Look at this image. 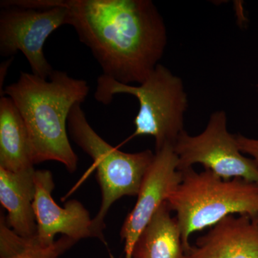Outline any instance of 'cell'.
<instances>
[{
	"label": "cell",
	"mask_w": 258,
	"mask_h": 258,
	"mask_svg": "<svg viewBox=\"0 0 258 258\" xmlns=\"http://www.w3.org/2000/svg\"><path fill=\"white\" fill-rule=\"evenodd\" d=\"M184 258H258V215H235L198 237Z\"/></svg>",
	"instance_id": "10"
},
{
	"label": "cell",
	"mask_w": 258,
	"mask_h": 258,
	"mask_svg": "<svg viewBox=\"0 0 258 258\" xmlns=\"http://www.w3.org/2000/svg\"><path fill=\"white\" fill-rule=\"evenodd\" d=\"M118 94L131 95L139 101L132 137H154L156 152L166 145L174 147L184 131V114L188 108V96L181 78L160 63L139 86L123 84L101 75L97 81L96 101L108 105Z\"/></svg>",
	"instance_id": "4"
},
{
	"label": "cell",
	"mask_w": 258,
	"mask_h": 258,
	"mask_svg": "<svg viewBox=\"0 0 258 258\" xmlns=\"http://www.w3.org/2000/svg\"><path fill=\"white\" fill-rule=\"evenodd\" d=\"M80 41L103 76L141 84L159 64L167 44L164 18L151 0H62Z\"/></svg>",
	"instance_id": "1"
},
{
	"label": "cell",
	"mask_w": 258,
	"mask_h": 258,
	"mask_svg": "<svg viewBox=\"0 0 258 258\" xmlns=\"http://www.w3.org/2000/svg\"><path fill=\"white\" fill-rule=\"evenodd\" d=\"M28 129L14 102L0 99V168L21 172L34 168Z\"/></svg>",
	"instance_id": "12"
},
{
	"label": "cell",
	"mask_w": 258,
	"mask_h": 258,
	"mask_svg": "<svg viewBox=\"0 0 258 258\" xmlns=\"http://www.w3.org/2000/svg\"><path fill=\"white\" fill-rule=\"evenodd\" d=\"M178 157L174 147L166 145L155 152L139 189L135 206L122 225L120 235L124 241L125 258H132L134 244L154 214L181 183Z\"/></svg>",
	"instance_id": "8"
},
{
	"label": "cell",
	"mask_w": 258,
	"mask_h": 258,
	"mask_svg": "<svg viewBox=\"0 0 258 258\" xmlns=\"http://www.w3.org/2000/svg\"><path fill=\"white\" fill-rule=\"evenodd\" d=\"M69 23V11L62 0H2L0 55L10 58L21 52L32 74L48 79L54 70L44 54V45L52 32Z\"/></svg>",
	"instance_id": "6"
},
{
	"label": "cell",
	"mask_w": 258,
	"mask_h": 258,
	"mask_svg": "<svg viewBox=\"0 0 258 258\" xmlns=\"http://www.w3.org/2000/svg\"><path fill=\"white\" fill-rule=\"evenodd\" d=\"M68 131L74 143L93 161L101 202L93 218L95 238L107 246L103 230L110 208L125 196H137L155 153L151 150L137 153L121 152L107 143L88 123L81 103L75 105L68 119Z\"/></svg>",
	"instance_id": "5"
},
{
	"label": "cell",
	"mask_w": 258,
	"mask_h": 258,
	"mask_svg": "<svg viewBox=\"0 0 258 258\" xmlns=\"http://www.w3.org/2000/svg\"><path fill=\"white\" fill-rule=\"evenodd\" d=\"M89 91L84 80L55 70L48 79L22 72L16 82L5 88L2 96L13 100L26 125L35 165L55 161L70 173L77 170L79 157L70 143L68 119Z\"/></svg>",
	"instance_id": "2"
},
{
	"label": "cell",
	"mask_w": 258,
	"mask_h": 258,
	"mask_svg": "<svg viewBox=\"0 0 258 258\" xmlns=\"http://www.w3.org/2000/svg\"><path fill=\"white\" fill-rule=\"evenodd\" d=\"M55 184L52 172L47 169L35 171V196L33 208L37 222L36 239L39 245L47 247L55 242L57 234L77 241L95 238L93 218L77 200L68 201L61 208L52 197Z\"/></svg>",
	"instance_id": "9"
},
{
	"label": "cell",
	"mask_w": 258,
	"mask_h": 258,
	"mask_svg": "<svg viewBox=\"0 0 258 258\" xmlns=\"http://www.w3.org/2000/svg\"><path fill=\"white\" fill-rule=\"evenodd\" d=\"M35 169L12 172L0 168V203L6 210V222L16 233L32 238L37 235L34 212Z\"/></svg>",
	"instance_id": "11"
},
{
	"label": "cell",
	"mask_w": 258,
	"mask_h": 258,
	"mask_svg": "<svg viewBox=\"0 0 258 258\" xmlns=\"http://www.w3.org/2000/svg\"><path fill=\"white\" fill-rule=\"evenodd\" d=\"M174 149L179 171L201 164L205 170L222 179L241 178L258 184V166L239 149L235 135L227 128V116L224 111L213 112L206 128L198 135H190L184 130Z\"/></svg>",
	"instance_id": "7"
},
{
	"label": "cell",
	"mask_w": 258,
	"mask_h": 258,
	"mask_svg": "<svg viewBox=\"0 0 258 258\" xmlns=\"http://www.w3.org/2000/svg\"><path fill=\"white\" fill-rule=\"evenodd\" d=\"M35 247H40L37 242L36 236L32 238H27L18 235L8 225L4 214H1L0 258L14 257Z\"/></svg>",
	"instance_id": "14"
},
{
	"label": "cell",
	"mask_w": 258,
	"mask_h": 258,
	"mask_svg": "<svg viewBox=\"0 0 258 258\" xmlns=\"http://www.w3.org/2000/svg\"><path fill=\"white\" fill-rule=\"evenodd\" d=\"M77 242V241L73 240L67 236L62 235L49 247H32L18 255L8 258H60L62 254Z\"/></svg>",
	"instance_id": "15"
},
{
	"label": "cell",
	"mask_w": 258,
	"mask_h": 258,
	"mask_svg": "<svg viewBox=\"0 0 258 258\" xmlns=\"http://www.w3.org/2000/svg\"><path fill=\"white\" fill-rule=\"evenodd\" d=\"M236 141L242 154H248L258 166V139L249 138L242 134H236Z\"/></svg>",
	"instance_id": "16"
},
{
	"label": "cell",
	"mask_w": 258,
	"mask_h": 258,
	"mask_svg": "<svg viewBox=\"0 0 258 258\" xmlns=\"http://www.w3.org/2000/svg\"><path fill=\"white\" fill-rule=\"evenodd\" d=\"M171 212L167 201L158 209L134 244L132 258H184L179 224Z\"/></svg>",
	"instance_id": "13"
},
{
	"label": "cell",
	"mask_w": 258,
	"mask_h": 258,
	"mask_svg": "<svg viewBox=\"0 0 258 258\" xmlns=\"http://www.w3.org/2000/svg\"><path fill=\"white\" fill-rule=\"evenodd\" d=\"M181 183L167 200L176 212L185 254L191 234L232 215H258V184L241 178L224 179L209 170L180 171Z\"/></svg>",
	"instance_id": "3"
},
{
	"label": "cell",
	"mask_w": 258,
	"mask_h": 258,
	"mask_svg": "<svg viewBox=\"0 0 258 258\" xmlns=\"http://www.w3.org/2000/svg\"><path fill=\"white\" fill-rule=\"evenodd\" d=\"M13 58L14 57H10L9 60L3 62L0 67V91H1V93L3 92V85L4 84L5 76H6L11 62H13Z\"/></svg>",
	"instance_id": "17"
}]
</instances>
